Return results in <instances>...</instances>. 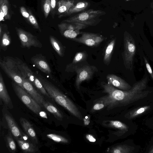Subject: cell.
I'll list each match as a JSON object with an SVG mask.
<instances>
[{
	"label": "cell",
	"mask_w": 153,
	"mask_h": 153,
	"mask_svg": "<svg viewBox=\"0 0 153 153\" xmlns=\"http://www.w3.org/2000/svg\"><path fill=\"white\" fill-rule=\"evenodd\" d=\"M146 76L135 83L131 89L127 91L118 89L105 82H102L103 92L107 95L101 98L108 109L126 105L146 97L151 93L145 90L148 81Z\"/></svg>",
	"instance_id": "obj_1"
},
{
	"label": "cell",
	"mask_w": 153,
	"mask_h": 153,
	"mask_svg": "<svg viewBox=\"0 0 153 153\" xmlns=\"http://www.w3.org/2000/svg\"><path fill=\"white\" fill-rule=\"evenodd\" d=\"M37 76L51 97L75 117L82 119L81 114L78 108L68 98L41 75L38 74Z\"/></svg>",
	"instance_id": "obj_2"
},
{
	"label": "cell",
	"mask_w": 153,
	"mask_h": 153,
	"mask_svg": "<svg viewBox=\"0 0 153 153\" xmlns=\"http://www.w3.org/2000/svg\"><path fill=\"white\" fill-rule=\"evenodd\" d=\"M22 62L17 58L4 56L3 59H0V66L10 78L23 89V82L26 76Z\"/></svg>",
	"instance_id": "obj_3"
},
{
	"label": "cell",
	"mask_w": 153,
	"mask_h": 153,
	"mask_svg": "<svg viewBox=\"0 0 153 153\" xmlns=\"http://www.w3.org/2000/svg\"><path fill=\"white\" fill-rule=\"evenodd\" d=\"M124 51L122 53L125 68L131 71L133 68V62L136 51L135 42L129 33L125 32L124 35Z\"/></svg>",
	"instance_id": "obj_4"
},
{
	"label": "cell",
	"mask_w": 153,
	"mask_h": 153,
	"mask_svg": "<svg viewBox=\"0 0 153 153\" xmlns=\"http://www.w3.org/2000/svg\"><path fill=\"white\" fill-rule=\"evenodd\" d=\"M101 10L90 9L80 13L63 21L67 23L77 22L89 26L97 24V18L104 14Z\"/></svg>",
	"instance_id": "obj_5"
},
{
	"label": "cell",
	"mask_w": 153,
	"mask_h": 153,
	"mask_svg": "<svg viewBox=\"0 0 153 153\" xmlns=\"http://www.w3.org/2000/svg\"><path fill=\"white\" fill-rule=\"evenodd\" d=\"M74 71L77 74L75 81L76 86L77 88L79 90L81 83L84 81L90 79L95 72L97 71V69L94 66L85 65L66 67L65 70V71L67 72Z\"/></svg>",
	"instance_id": "obj_6"
},
{
	"label": "cell",
	"mask_w": 153,
	"mask_h": 153,
	"mask_svg": "<svg viewBox=\"0 0 153 153\" xmlns=\"http://www.w3.org/2000/svg\"><path fill=\"white\" fill-rule=\"evenodd\" d=\"M11 83L15 94L20 100L33 112L39 115L41 106L25 89L13 81Z\"/></svg>",
	"instance_id": "obj_7"
},
{
	"label": "cell",
	"mask_w": 153,
	"mask_h": 153,
	"mask_svg": "<svg viewBox=\"0 0 153 153\" xmlns=\"http://www.w3.org/2000/svg\"><path fill=\"white\" fill-rule=\"evenodd\" d=\"M88 25L77 22L61 23L58 25L59 32L64 37L72 40L80 33L81 30Z\"/></svg>",
	"instance_id": "obj_8"
},
{
	"label": "cell",
	"mask_w": 153,
	"mask_h": 153,
	"mask_svg": "<svg viewBox=\"0 0 153 153\" xmlns=\"http://www.w3.org/2000/svg\"><path fill=\"white\" fill-rule=\"evenodd\" d=\"M15 28L22 47L28 49L32 47L39 48L42 47V44L37 37L21 28L16 27Z\"/></svg>",
	"instance_id": "obj_9"
},
{
	"label": "cell",
	"mask_w": 153,
	"mask_h": 153,
	"mask_svg": "<svg viewBox=\"0 0 153 153\" xmlns=\"http://www.w3.org/2000/svg\"><path fill=\"white\" fill-rule=\"evenodd\" d=\"M105 39V37L100 34L84 32L82 33L80 37L72 40L90 47H94L99 45Z\"/></svg>",
	"instance_id": "obj_10"
},
{
	"label": "cell",
	"mask_w": 153,
	"mask_h": 153,
	"mask_svg": "<svg viewBox=\"0 0 153 153\" xmlns=\"http://www.w3.org/2000/svg\"><path fill=\"white\" fill-rule=\"evenodd\" d=\"M22 65L25 72L26 78L42 94L50 98V96L37 75L32 71L26 63L23 62Z\"/></svg>",
	"instance_id": "obj_11"
},
{
	"label": "cell",
	"mask_w": 153,
	"mask_h": 153,
	"mask_svg": "<svg viewBox=\"0 0 153 153\" xmlns=\"http://www.w3.org/2000/svg\"><path fill=\"white\" fill-rule=\"evenodd\" d=\"M30 59L38 69L49 76L51 79H53L51 68L45 56L42 54H37L32 57Z\"/></svg>",
	"instance_id": "obj_12"
},
{
	"label": "cell",
	"mask_w": 153,
	"mask_h": 153,
	"mask_svg": "<svg viewBox=\"0 0 153 153\" xmlns=\"http://www.w3.org/2000/svg\"><path fill=\"white\" fill-rule=\"evenodd\" d=\"M10 131L15 139H22L23 133L20 129L13 117L9 113L4 112V115Z\"/></svg>",
	"instance_id": "obj_13"
},
{
	"label": "cell",
	"mask_w": 153,
	"mask_h": 153,
	"mask_svg": "<svg viewBox=\"0 0 153 153\" xmlns=\"http://www.w3.org/2000/svg\"><path fill=\"white\" fill-rule=\"evenodd\" d=\"M106 79L108 83L122 90H128L131 87L124 79L114 74L108 75Z\"/></svg>",
	"instance_id": "obj_14"
},
{
	"label": "cell",
	"mask_w": 153,
	"mask_h": 153,
	"mask_svg": "<svg viewBox=\"0 0 153 153\" xmlns=\"http://www.w3.org/2000/svg\"><path fill=\"white\" fill-rule=\"evenodd\" d=\"M23 89H25L41 106L42 105L44 100L43 97L36 91L34 86L27 79H25L23 83Z\"/></svg>",
	"instance_id": "obj_15"
},
{
	"label": "cell",
	"mask_w": 153,
	"mask_h": 153,
	"mask_svg": "<svg viewBox=\"0 0 153 153\" xmlns=\"http://www.w3.org/2000/svg\"><path fill=\"white\" fill-rule=\"evenodd\" d=\"M20 124L26 134L32 141L36 144L39 142L36 134L31 124L26 119L21 117L19 119Z\"/></svg>",
	"instance_id": "obj_16"
},
{
	"label": "cell",
	"mask_w": 153,
	"mask_h": 153,
	"mask_svg": "<svg viewBox=\"0 0 153 153\" xmlns=\"http://www.w3.org/2000/svg\"><path fill=\"white\" fill-rule=\"evenodd\" d=\"M0 98L7 106L10 109H12L13 105L7 89L3 76L0 72Z\"/></svg>",
	"instance_id": "obj_17"
},
{
	"label": "cell",
	"mask_w": 153,
	"mask_h": 153,
	"mask_svg": "<svg viewBox=\"0 0 153 153\" xmlns=\"http://www.w3.org/2000/svg\"><path fill=\"white\" fill-rule=\"evenodd\" d=\"M77 0H60L58 2L57 14L59 18L66 14Z\"/></svg>",
	"instance_id": "obj_18"
},
{
	"label": "cell",
	"mask_w": 153,
	"mask_h": 153,
	"mask_svg": "<svg viewBox=\"0 0 153 153\" xmlns=\"http://www.w3.org/2000/svg\"><path fill=\"white\" fill-rule=\"evenodd\" d=\"M15 140L20 149L24 153H35L38 152L39 151L36 144L32 141L21 139Z\"/></svg>",
	"instance_id": "obj_19"
},
{
	"label": "cell",
	"mask_w": 153,
	"mask_h": 153,
	"mask_svg": "<svg viewBox=\"0 0 153 153\" xmlns=\"http://www.w3.org/2000/svg\"><path fill=\"white\" fill-rule=\"evenodd\" d=\"M90 5L88 2L85 1H77L76 3L69 10L68 12L62 16L65 17L72 14L84 10Z\"/></svg>",
	"instance_id": "obj_20"
},
{
	"label": "cell",
	"mask_w": 153,
	"mask_h": 153,
	"mask_svg": "<svg viewBox=\"0 0 153 153\" xmlns=\"http://www.w3.org/2000/svg\"><path fill=\"white\" fill-rule=\"evenodd\" d=\"M116 39H114L111 40L107 45L104 52L103 61L104 64H109L114 50Z\"/></svg>",
	"instance_id": "obj_21"
},
{
	"label": "cell",
	"mask_w": 153,
	"mask_h": 153,
	"mask_svg": "<svg viewBox=\"0 0 153 153\" xmlns=\"http://www.w3.org/2000/svg\"><path fill=\"white\" fill-rule=\"evenodd\" d=\"M49 39L51 45L57 53L60 56L63 57L65 52V47L54 36L50 35Z\"/></svg>",
	"instance_id": "obj_22"
},
{
	"label": "cell",
	"mask_w": 153,
	"mask_h": 153,
	"mask_svg": "<svg viewBox=\"0 0 153 153\" xmlns=\"http://www.w3.org/2000/svg\"><path fill=\"white\" fill-rule=\"evenodd\" d=\"M11 42V38L9 33L3 31L0 35V49L5 51Z\"/></svg>",
	"instance_id": "obj_23"
},
{
	"label": "cell",
	"mask_w": 153,
	"mask_h": 153,
	"mask_svg": "<svg viewBox=\"0 0 153 153\" xmlns=\"http://www.w3.org/2000/svg\"><path fill=\"white\" fill-rule=\"evenodd\" d=\"M134 148L128 146L120 145L112 147L107 151L111 153H131L132 152Z\"/></svg>",
	"instance_id": "obj_24"
},
{
	"label": "cell",
	"mask_w": 153,
	"mask_h": 153,
	"mask_svg": "<svg viewBox=\"0 0 153 153\" xmlns=\"http://www.w3.org/2000/svg\"><path fill=\"white\" fill-rule=\"evenodd\" d=\"M42 105L48 111L52 114L57 119H61L63 117V115L60 111L55 106L49 102L44 100Z\"/></svg>",
	"instance_id": "obj_25"
},
{
	"label": "cell",
	"mask_w": 153,
	"mask_h": 153,
	"mask_svg": "<svg viewBox=\"0 0 153 153\" xmlns=\"http://www.w3.org/2000/svg\"><path fill=\"white\" fill-rule=\"evenodd\" d=\"M107 126L120 130L123 133H125L128 131V126L122 122L117 120L109 121Z\"/></svg>",
	"instance_id": "obj_26"
},
{
	"label": "cell",
	"mask_w": 153,
	"mask_h": 153,
	"mask_svg": "<svg viewBox=\"0 0 153 153\" xmlns=\"http://www.w3.org/2000/svg\"><path fill=\"white\" fill-rule=\"evenodd\" d=\"M12 135L10 131L5 136V141L7 147L9 151L11 152L14 153L16 151L17 148Z\"/></svg>",
	"instance_id": "obj_27"
},
{
	"label": "cell",
	"mask_w": 153,
	"mask_h": 153,
	"mask_svg": "<svg viewBox=\"0 0 153 153\" xmlns=\"http://www.w3.org/2000/svg\"><path fill=\"white\" fill-rule=\"evenodd\" d=\"M150 108V106L148 105L135 108L128 113L126 117L130 119L134 118L144 113Z\"/></svg>",
	"instance_id": "obj_28"
},
{
	"label": "cell",
	"mask_w": 153,
	"mask_h": 153,
	"mask_svg": "<svg viewBox=\"0 0 153 153\" xmlns=\"http://www.w3.org/2000/svg\"><path fill=\"white\" fill-rule=\"evenodd\" d=\"M88 57V54L85 51L77 52L75 54L72 62L67 65L72 66L85 61Z\"/></svg>",
	"instance_id": "obj_29"
},
{
	"label": "cell",
	"mask_w": 153,
	"mask_h": 153,
	"mask_svg": "<svg viewBox=\"0 0 153 153\" xmlns=\"http://www.w3.org/2000/svg\"><path fill=\"white\" fill-rule=\"evenodd\" d=\"M2 10L4 15V18L10 20L11 19L10 7L9 0H4Z\"/></svg>",
	"instance_id": "obj_30"
},
{
	"label": "cell",
	"mask_w": 153,
	"mask_h": 153,
	"mask_svg": "<svg viewBox=\"0 0 153 153\" xmlns=\"http://www.w3.org/2000/svg\"><path fill=\"white\" fill-rule=\"evenodd\" d=\"M51 0H41V6L45 18L48 16L51 11Z\"/></svg>",
	"instance_id": "obj_31"
},
{
	"label": "cell",
	"mask_w": 153,
	"mask_h": 153,
	"mask_svg": "<svg viewBox=\"0 0 153 153\" xmlns=\"http://www.w3.org/2000/svg\"><path fill=\"white\" fill-rule=\"evenodd\" d=\"M47 136L49 138L56 142L62 143H67L68 142V139L60 135L50 134H48Z\"/></svg>",
	"instance_id": "obj_32"
},
{
	"label": "cell",
	"mask_w": 153,
	"mask_h": 153,
	"mask_svg": "<svg viewBox=\"0 0 153 153\" xmlns=\"http://www.w3.org/2000/svg\"><path fill=\"white\" fill-rule=\"evenodd\" d=\"M28 12L30 15L29 22L34 28L39 30L40 32H41V29L35 16L32 14L30 10H28Z\"/></svg>",
	"instance_id": "obj_33"
},
{
	"label": "cell",
	"mask_w": 153,
	"mask_h": 153,
	"mask_svg": "<svg viewBox=\"0 0 153 153\" xmlns=\"http://www.w3.org/2000/svg\"><path fill=\"white\" fill-rule=\"evenodd\" d=\"M106 106V105L103 100L100 99L99 101L96 103L93 106L91 110L94 111H96L100 110Z\"/></svg>",
	"instance_id": "obj_34"
},
{
	"label": "cell",
	"mask_w": 153,
	"mask_h": 153,
	"mask_svg": "<svg viewBox=\"0 0 153 153\" xmlns=\"http://www.w3.org/2000/svg\"><path fill=\"white\" fill-rule=\"evenodd\" d=\"M144 59L146 69L151 78L153 80V72L150 65L145 57H144Z\"/></svg>",
	"instance_id": "obj_35"
},
{
	"label": "cell",
	"mask_w": 153,
	"mask_h": 153,
	"mask_svg": "<svg viewBox=\"0 0 153 153\" xmlns=\"http://www.w3.org/2000/svg\"><path fill=\"white\" fill-rule=\"evenodd\" d=\"M21 13L22 16L26 19H27V21L29 22V18L30 15L28 12L27 11V10L23 6H21L20 8Z\"/></svg>",
	"instance_id": "obj_36"
},
{
	"label": "cell",
	"mask_w": 153,
	"mask_h": 153,
	"mask_svg": "<svg viewBox=\"0 0 153 153\" xmlns=\"http://www.w3.org/2000/svg\"><path fill=\"white\" fill-rule=\"evenodd\" d=\"M4 0H0V21H4V15L2 10V5L3 4Z\"/></svg>",
	"instance_id": "obj_37"
},
{
	"label": "cell",
	"mask_w": 153,
	"mask_h": 153,
	"mask_svg": "<svg viewBox=\"0 0 153 153\" xmlns=\"http://www.w3.org/2000/svg\"><path fill=\"white\" fill-rule=\"evenodd\" d=\"M86 139L89 141L94 142L96 141V139L91 134H87L86 135Z\"/></svg>",
	"instance_id": "obj_38"
},
{
	"label": "cell",
	"mask_w": 153,
	"mask_h": 153,
	"mask_svg": "<svg viewBox=\"0 0 153 153\" xmlns=\"http://www.w3.org/2000/svg\"><path fill=\"white\" fill-rule=\"evenodd\" d=\"M56 0H51V11L52 12L53 11L56 7Z\"/></svg>",
	"instance_id": "obj_39"
},
{
	"label": "cell",
	"mask_w": 153,
	"mask_h": 153,
	"mask_svg": "<svg viewBox=\"0 0 153 153\" xmlns=\"http://www.w3.org/2000/svg\"><path fill=\"white\" fill-rule=\"evenodd\" d=\"M39 114L40 116L43 118H47L46 115V113L44 112H41L39 113Z\"/></svg>",
	"instance_id": "obj_40"
},
{
	"label": "cell",
	"mask_w": 153,
	"mask_h": 153,
	"mask_svg": "<svg viewBox=\"0 0 153 153\" xmlns=\"http://www.w3.org/2000/svg\"><path fill=\"white\" fill-rule=\"evenodd\" d=\"M150 153H153V147L149 150V152Z\"/></svg>",
	"instance_id": "obj_41"
},
{
	"label": "cell",
	"mask_w": 153,
	"mask_h": 153,
	"mask_svg": "<svg viewBox=\"0 0 153 153\" xmlns=\"http://www.w3.org/2000/svg\"><path fill=\"white\" fill-rule=\"evenodd\" d=\"M151 7L152 8V10H153V1L151 4Z\"/></svg>",
	"instance_id": "obj_42"
},
{
	"label": "cell",
	"mask_w": 153,
	"mask_h": 153,
	"mask_svg": "<svg viewBox=\"0 0 153 153\" xmlns=\"http://www.w3.org/2000/svg\"><path fill=\"white\" fill-rule=\"evenodd\" d=\"M152 13H153V10H152Z\"/></svg>",
	"instance_id": "obj_43"
},
{
	"label": "cell",
	"mask_w": 153,
	"mask_h": 153,
	"mask_svg": "<svg viewBox=\"0 0 153 153\" xmlns=\"http://www.w3.org/2000/svg\"></svg>",
	"instance_id": "obj_44"
}]
</instances>
